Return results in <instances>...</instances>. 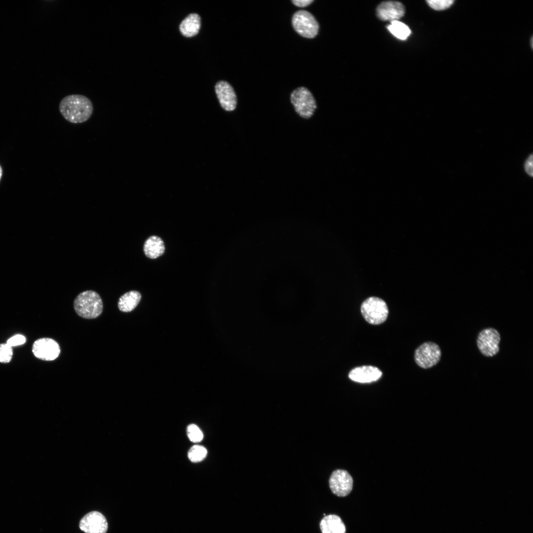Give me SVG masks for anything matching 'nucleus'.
<instances>
[{
    "mask_svg": "<svg viewBox=\"0 0 533 533\" xmlns=\"http://www.w3.org/2000/svg\"><path fill=\"white\" fill-rule=\"evenodd\" d=\"M60 112L63 117L72 123H81L91 117L93 106L87 97L79 94L66 96L60 101Z\"/></svg>",
    "mask_w": 533,
    "mask_h": 533,
    "instance_id": "f257e3e1",
    "label": "nucleus"
},
{
    "mask_svg": "<svg viewBox=\"0 0 533 533\" xmlns=\"http://www.w3.org/2000/svg\"><path fill=\"white\" fill-rule=\"evenodd\" d=\"M76 313L85 319H94L98 317L103 310V302L100 295L92 290L80 293L74 302Z\"/></svg>",
    "mask_w": 533,
    "mask_h": 533,
    "instance_id": "f03ea898",
    "label": "nucleus"
},
{
    "mask_svg": "<svg viewBox=\"0 0 533 533\" xmlns=\"http://www.w3.org/2000/svg\"><path fill=\"white\" fill-rule=\"evenodd\" d=\"M361 312L365 320L372 325L383 323L387 318L388 309L381 299L371 297L366 299L361 305Z\"/></svg>",
    "mask_w": 533,
    "mask_h": 533,
    "instance_id": "7ed1b4c3",
    "label": "nucleus"
},
{
    "mask_svg": "<svg viewBox=\"0 0 533 533\" xmlns=\"http://www.w3.org/2000/svg\"><path fill=\"white\" fill-rule=\"evenodd\" d=\"M290 100L296 113L304 118H310L317 107L312 94L305 87L295 89L291 94Z\"/></svg>",
    "mask_w": 533,
    "mask_h": 533,
    "instance_id": "20e7f679",
    "label": "nucleus"
},
{
    "mask_svg": "<svg viewBox=\"0 0 533 533\" xmlns=\"http://www.w3.org/2000/svg\"><path fill=\"white\" fill-rule=\"evenodd\" d=\"M292 23L296 32L303 37L312 38L318 34V23L308 11L304 10L296 11L293 15Z\"/></svg>",
    "mask_w": 533,
    "mask_h": 533,
    "instance_id": "39448f33",
    "label": "nucleus"
},
{
    "mask_svg": "<svg viewBox=\"0 0 533 533\" xmlns=\"http://www.w3.org/2000/svg\"><path fill=\"white\" fill-rule=\"evenodd\" d=\"M441 356V349L436 343L426 342L419 346L415 352V360L417 364L423 369H428L435 365Z\"/></svg>",
    "mask_w": 533,
    "mask_h": 533,
    "instance_id": "423d86ee",
    "label": "nucleus"
},
{
    "mask_svg": "<svg viewBox=\"0 0 533 533\" xmlns=\"http://www.w3.org/2000/svg\"><path fill=\"white\" fill-rule=\"evenodd\" d=\"M500 340V335L497 331L492 328H487L479 333L477 344L480 351L484 355L493 356L499 351Z\"/></svg>",
    "mask_w": 533,
    "mask_h": 533,
    "instance_id": "0eeeda50",
    "label": "nucleus"
},
{
    "mask_svg": "<svg viewBox=\"0 0 533 533\" xmlns=\"http://www.w3.org/2000/svg\"><path fill=\"white\" fill-rule=\"evenodd\" d=\"M32 352L34 355L39 359L52 361L59 356L60 348L59 345L55 340L49 338H42L34 342L32 346Z\"/></svg>",
    "mask_w": 533,
    "mask_h": 533,
    "instance_id": "6e6552de",
    "label": "nucleus"
},
{
    "mask_svg": "<svg viewBox=\"0 0 533 533\" xmlns=\"http://www.w3.org/2000/svg\"><path fill=\"white\" fill-rule=\"evenodd\" d=\"M329 483L330 489L334 494L343 497L351 492L353 486V479L346 471L337 469L332 473Z\"/></svg>",
    "mask_w": 533,
    "mask_h": 533,
    "instance_id": "1a4fd4ad",
    "label": "nucleus"
},
{
    "mask_svg": "<svg viewBox=\"0 0 533 533\" xmlns=\"http://www.w3.org/2000/svg\"><path fill=\"white\" fill-rule=\"evenodd\" d=\"M108 527L105 517L98 511L89 512L79 522L80 529L85 533H106Z\"/></svg>",
    "mask_w": 533,
    "mask_h": 533,
    "instance_id": "9d476101",
    "label": "nucleus"
},
{
    "mask_svg": "<svg viewBox=\"0 0 533 533\" xmlns=\"http://www.w3.org/2000/svg\"><path fill=\"white\" fill-rule=\"evenodd\" d=\"M215 92L221 107L227 111H233L237 105V97L233 87L225 81L218 82Z\"/></svg>",
    "mask_w": 533,
    "mask_h": 533,
    "instance_id": "9b49d317",
    "label": "nucleus"
},
{
    "mask_svg": "<svg viewBox=\"0 0 533 533\" xmlns=\"http://www.w3.org/2000/svg\"><path fill=\"white\" fill-rule=\"evenodd\" d=\"M405 14L403 4L396 1H386L380 3L377 8L378 17L382 21H397Z\"/></svg>",
    "mask_w": 533,
    "mask_h": 533,
    "instance_id": "f8f14e48",
    "label": "nucleus"
},
{
    "mask_svg": "<svg viewBox=\"0 0 533 533\" xmlns=\"http://www.w3.org/2000/svg\"><path fill=\"white\" fill-rule=\"evenodd\" d=\"M381 371L373 366H362L352 369L348 374L349 378L360 383H369L378 380L382 376Z\"/></svg>",
    "mask_w": 533,
    "mask_h": 533,
    "instance_id": "ddd939ff",
    "label": "nucleus"
},
{
    "mask_svg": "<svg viewBox=\"0 0 533 533\" xmlns=\"http://www.w3.org/2000/svg\"><path fill=\"white\" fill-rule=\"evenodd\" d=\"M322 533H345L346 529L342 519L336 515L325 516L320 523Z\"/></svg>",
    "mask_w": 533,
    "mask_h": 533,
    "instance_id": "4468645a",
    "label": "nucleus"
},
{
    "mask_svg": "<svg viewBox=\"0 0 533 533\" xmlns=\"http://www.w3.org/2000/svg\"><path fill=\"white\" fill-rule=\"evenodd\" d=\"M200 16L196 13L188 15L181 23L179 29L186 37H192L197 35L201 27Z\"/></svg>",
    "mask_w": 533,
    "mask_h": 533,
    "instance_id": "2eb2a0df",
    "label": "nucleus"
},
{
    "mask_svg": "<svg viewBox=\"0 0 533 533\" xmlns=\"http://www.w3.org/2000/svg\"><path fill=\"white\" fill-rule=\"evenodd\" d=\"M144 252L146 256L150 259H156L162 255L165 251L163 240L158 236H151L144 244Z\"/></svg>",
    "mask_w": 533,
    "mask_h": 533,
    "instance_id": "dca6fc26",
    "label": "nucleus"
},
{
    "mask_svg": "<svg viewBox=\"0 0 533 533\" xmlns=\"http://www.w3.org/2000/svg\"><path fill=\"white\" fill-rule=\"evenodd\" d=\"M141 299V294L137 291L126 292L119 299L118 308L122 312H130L137 306Z\"/></svg>",
    "mask_w": 533,
    "mask_h": 533,
    "instance_id": "f3484780",
    "label": "nucleus"
},
{
    "mask_svg": "<svg viewBox=\"0 0 533 533\" xmlns=\"http://www.w3.org/2000/svg\"><path fill=\"white\" fill-rule=\"evenodd\" d=\"M387 29L393 36L401 40L407 38L411 33L406 24L398 20L391 22L387 26Z\"/></svg>",
    "mask_w": 533,
    "mask_h": 533,
    "instance_id": "a211bd4d",
    "label": "nucleus"
},
{
    "mask_svg": "<svg viewBox=\"0 0 533 533\" xmlns=\"http://www.w3.org/2000/svg\"><path fill=\"white\" fill-rule=\"evenodd\" d=\"M207 452L205 447L200 445L191 447L188 453L189 459L193 462L201 461L206 457Z\"/></svg>",
    "mask_w": 533,
    "mask_h": 533,
    "instance_id": "6ab92c4d",
    "label": "nucleus"
},
{
    "mask_svg": "<svg viewBox=\"0 0 533 533\" xmlns=\"http://www.w3.org/2000/svg\"><path fill=\"white\" fill-rule=\"evenodd\" d=\"M187 433L189 439L192 442H200L203 438V434L198 427L194 424H190L187 428Z\"/></svg>",
    "mask_w": 533,
    "mask_h": 533,
    "instance_id": "aec40b11",
    "label": "nucleus"
},
{
    "mask_svg": "<svg viewBox=\"0 0 533 533\" xmlns=\"http://www.w3.org/2000/svg\"><path fill=\"white\" fill-rule=\"evenodd\" d=\"M13 355L12 347L7 343L0 344V362L7 363L11 361Z\"/></svg>",
    "mask_w": 533,
    "mask_h": 533,
    "instance_id": "412c9836",
    "label": "nucleus"
},
{
    "mask_svg": "<svg viewBox=\"0 0 533 533\" xmlns=\"http://www.w3.org/2000/svg\"><path fill=\"white\" fill-rule=\"evenodd\" d=\"M428 5L436 10H443L450 7L454 3L452 0H428Z\"/></svg>",
    "mask_w": 533,
    "mask_h": 533,
    "instance_id": "4be33fe9",
    "label": "nucleus"
},
{
    "mask_svg": "<svg viewBox=\"0 0 533 533\" xmlns=\"http://www.w3.org/2000/svg\"><path fill=\"white\" fill-rule=\"evenodd\" d=\"M523 169L525 173L530 177H533V153H529L523 163Z\"/></svg>",
    "mask_w": 533,
    "mask_h": 533,
    "instance_id": "5701e85b",
    "label": "nucleus"
},
{
    "mask_svg": "<svg viewBox=\"0 0 533 533\" xmlns=\"http://www.w3.org/2000/svg\"><path fill=\"white\" fill-rule=\"evenodd\" d=\"M26 341V339L24 336L20 334H17L8 339L6 343L12 347L22 345L25 343Z\"/></svg>",
    "mask_w": 533,
    "mask_h": 533,
    "instance_id": "b1692460",
    "label": "nucleus"
},
{
    "mask_svg": "<svg viewBox=\"0 0 533 533\" xmlns=\"http://www.w3.org/2000/svg\"><path fill=\"white\" fill-rule=\"evenodd\" d=\"M314 0H292V2L296 6L304 7L309 5Z\"/></svg>",
    "mask_w": 533,
    "mask_h": 533,
    "instance_id": "393cba45",
    "label": "nucleus"
},
{
    "mask_svg": "<svg viewBox=\"0 0 533 533\" xmlns=\"http://www.w3.org/2000/svg\"><path fill=\"white\" fill-rule=\"evenodd\" d=\"M2 170L1 167V166L0 165V179H1V176H2Z\"/></svg>",
    "mask_w": 533,
    "mask_h": 533,
    "instance_id": "a878e982",
    "label": "nucleus"
}]
</instances>
